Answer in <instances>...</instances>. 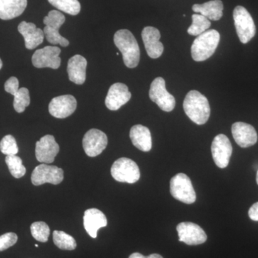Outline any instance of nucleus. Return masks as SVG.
<instances>
[{
  "label": "nucleus",
  "mask_w": 258,
  "mask_h": 258,
  "mask_svg": "<svg viewBox=\"0 0 258 258\" xmlns=\"http://www.w3.org/2000/svg\"><path fill=\"white\" fill-rule=\"evenodd\" d=\"M183 107L186 115L198 125H203L208 122L210 116V106L208 98L198 91H191L187 93Z\"/></svg>",
  "instance_id": "obj_1"
},
{
  "label": "nucleus",
  "mask_w": 258,
  "mask_h": 258,
  "mask_svg": "<svg viewBox=\"0 0 258 258\" xmlns=\"http://www.w3.org/2000/svg\"><path fill=\"white\" fill-rule=\"evenodd\" d=\"M113 41L123 55L125 66L129 69L137 67L140 61V49L133 34L125 29L118 30L115 33Z\"/></svg>",
  "instance_id": "obj_2"
},
{
  "label": "nucleus",
  "mask_w": 258,
  "mask_h": 258,
  "mask_svg": "<svg viewBox=\"0 0 258 258\" xmlns=\"http://www.w3.org/2000/svg\"><path fill=\"white\" fill-rule=\"evenodd\" d=\"M220 40V33L215 30H207L198 35L191 47L193 60L202 62L210 58L215 53Z\"/></svg>",
  "instance_id": "obj_3"
},
{
  "label": "nucleus",
  "mask_w": 258,
  "mask_h": 258,
  "mask_svg": "<svg viewBox=\"0 0 258 258\" xmlns=\"http://www.w3.org/2000/svg\"><path fill=\"white\" fill-rule=\"evenodd\" d=\"M66 21V18L60 12L57 10H51L48 15L43 19L45 27L43 32L47 42L52 45L59 44L61 46H69V41L67 39L61 36L59 33L60 27Z\"/></svg>",
  "instance_id": "obj_4"
},
{
  "label": "nucleus",
  "mask_w": 258,
  "mask_h": 258,
  "mask_svg": "<svg viewBox=\"0 0 258 258\" xmlns=\"http://www.w3.org/2000/svg\"><path fill=\"white\" fill-rule=\"evenodd\" d=\"M234 22L237 35L242 43L250 41L256 33L253 19L244 7H236L233 12Z\"/></svg>",
  "instance_id": "obj_5"
},
{
  "label": "nucleus",
  "mask_w": 258,
  "mask_h": 258,
  "mask_svg": "<svg viewBox=\"0 0 258 258\" xmlns=\"http://www.w3.org/2000/svg\"><path fill=\"white\" fill-rule=\"evenodd\" d=\"M111 175L117 181L134 184L140 179V170L137 163L128 158H120L113 163Z\"/></svg>",
  "instance_id": "obj_6"
},
{
  "label": "nucleus",
  "mask_w": 258,
  "mask_h": 258,
  "mask_svg": "<svg viewBox=\"0 0 258 258\" xmlns=\"http://www.w3.org/2000/svg\"><path fill=\"white\" fill-rule=\"evenodd\" d=\"M170 192L173 198L185 204H192L196 201V192L189 176L179 173L171 178Z\"/></svg>",
  "instance_id": "obj_7"
},
{
  "label": "nucleus",
  "mask_w": 258,
  "mask_h": 258,
  "mask_svg": "<svg viewBox=\"0 0 258 258\" xmlns=\"http://www.w3.org/2000/svg\"><path fill=\"white\" fill-rule=\"evenodd\" d=\"M149 97L162 111L170 112L175 107V98L168 92L165 81L163 78H157L153 81L149 90Z\"/></svg>",
  "instance_id": "obj_8"
},
{
  "label": "nucleus",
  "mask_w": 258,
  "mask_h": 258,
  "mask_svg": "<svg viewBox=\"0 0 258 258\" xmlns=\"http://www.w3.org/2000/svg\"><path fill=\"white\" fill-rule=\"evenodd\" d=\"M63 170L56 166L45 164L37 166L32 173L31 181L35 186H40L45 183L59 184L63 180Z\"/></svg>",
  "instance_id": "obj_9"
},
{
  "label": "nucleus",
  "mask_w": 258,
  "mask_h": 258,
  "mask_svg": "<svg viewBox=\"0 0 258 258\" xmlns=\"http://www.w3.org/2000/svg\"><path fill=\"white\" fill-rule=\"evenodd\" d=\"M179 242L188 245H198L205 243L208 236L200 226L192 222H181L176 227Z\"/></svg>",
  "instance_id": "obj_10"
},
{
  "label": "nucleus",
  "mask_w": 258,
  "mask_h": 258,
  "mask_svg": "<svg viewBox=\"0 0 258 258\" xmlns=\"http://www.w3.org/2000/svg\"><path fill=\"white\" fill-rule=\"evenodd\" d=\"M60 52V49L55 46H46L37 50L32 55V64L37 69H59L61 64V59L59 57Z\"/></svg>",
  "instance_id": "obj_11"
},
{
  "label": "nucleus",
  "mask_w": 258,
  "mask_h": 258,
  "mask_svg": "<svg viewBox=\"0 0 258 258\" xmlns=\"http://www.w3.org/2000/svg\"><path fill=\"white\" fill-rule=\"evenodd\" d=\"M107 145L108 137L106 134L98 129H91L83 137V149L88 157H95L100 155Z\"/></svg>",
  "instance_id": "obj_12"
},
{
  "label": "nucleus",
  "mask_w": 258,
  "mask_h": 258,
  "mask_svg": "<svg viewBox=\"0 0 258 258\" xmlns=\"http://www.w3.org/2000/svg\"><path fill=\"white\" fill-rule=\"evenodd\" d=\"M212 158L218 167L224 169L228 166L232 154L230 141L224 134H219L212 143Z\"/></svg>",
  "instance_id": "obj_13"
},
{
  "label": "nucleus",
  "mask_w": 258,
  "mask_h": 258,
  "mask_svg": "<svg viewBox=\"0 0 258 258\" xmlns=\"http://www.w3.org/2000/svg\"><path fill=\"white\" fill-rule=\"evenodd\" d=\"M59 151L60 147L55 142V137L52 135H46L37 142L35 157L39 162L51 164L55 160Z\"/></svg>",
  "instance_id": "obj_14"
},
{
  "label": "nucleus",
  "mask_w": 258,
  "mask_h": 258,
  "mask_svg": "<svg viewBox=\"0 0 258 258\" xmlns=\"http://www.w3.org/2000/svg\"><path fill=\"white\" fill-rule=\"evenodd\" d=\"M77 108V101L71 95L55 97L49 104V112L57 118H66L74 113Z\"/></svg>",
  "instance_id": "obj_15"
},
{
  "label": "nucleus",
  "mask_w": 258,
  "mask_h": 258,
  "mask_svg": "<svg viewBox=\"0 0 258 258\" xmlns=\"http://www.w3.org/2000/svg\"><path fill=\"white\" fill-rule=\"evenodd\" d=\"M6 92L14 96L13 106L18 113H23L30 103V93L28 88H19V81L17 78H10L5 83Z\"/></svg>",
  "instance_id": "obj_16"
},
{
  "label": "nucleus",
  "mask_w": 258,
  "mask_h": 258,
  "mask_svg": "<svg viewBox=\"0 0 258 258\" xmlns=\"http://www.w3.org/2000/svg\"><path fill=\"white\" fill-rule=\"evenodd\" d=\"M132 98V93L128 91V86L121 83L112 85L108 90L106 98V106L111 111H117L120 107L128 103Z\"/></svg>",
  "instance_id": "obj_17"
},
{
  "label": "nucleus",
  "mask_w": 258,
  "mask_h": 258,
  "mask_svg": "<svg viewBox=\"0 0 258 258\" xmlns=\"http://www.w3.org/2000/svg\"><path fill=\"white\" fill-rule=\"evenodd\" d=\"M232 134L236 143L240 147L247 148L257 142V134L252 125L243 122H236L232 125Z\"/></svg>",
  "instance_id": "obj_18"
},
{
  "label": "nucleus",
  "mask_w": 258,
  "mask_h": 258,
  "mask_svg": "<svg viewBox=\"0 0 258 258\" xmlns=\"http://www.w3.org/2000/svg\"><path fill=\"white\" fill-rule=\"evenodd\" d=\"M142 36L148 55L154 59L161 57L164 52V45L160 42L159 30L153 27H146L142 31Z\"/></svg>",
  "instance_id": "obj_19"
},
{
  "label": "nucleus",
  "mask_w": 258,
  "mask_h": 258,
  "mask_svg": "<svg viewBox=\"0 0 258 258\" xmlns=\"http://www.w3.org/2000/svg\"><path fill=\"white\" fill-rule=\"evenodd\" d=\"M108 221L106 215L98 209H88L85 212L83 217L84 228L93 238H96L98 230L106 227Z\"/></svg>",
  "instance_id": "obj_20"
},
{
  "label": "nucleus",
  "mask_w": 258,
  "mask_h": 258,
  "mask_svg": "<svg viewBox=\"0 0 258 258\" xmlns=\"http://www.w3.org/2000/svg\"><path fill=\"white\" fill-rule=\"evenodd\" d=\"M18 31L25 39V47L28 50H33L42 43L45 37L43 30L37 28L34 23L22 22L18 25Z\"/></svg>",
  "instance_id": "obj_21"
},
{
  "label": "nucleus",
  "mask_w": 258,
  "mask_h": 258,
  "mask_svg": "<svg viewBox=\"0 0 258 258\" xmlns=\"http://www.w3.org/2000/svg\"><path fill=\"white\" fill-rule=\"evenodd\" d=\"M87 60L80 55H74L68 62V74L70 81L77 85H82L86 79Z\"/></svg>",
  "instance_id": "obj_22"
},
{
  "label": "nucleus",
  "mask_w": 258,
  "mask_h": 258,
  "mask_svg": "<svg viewBox=\"0 0 258 258\" xmlns=\"http://www.w3.org/2000/svg\"><path fill=\"white\" fill-rule=\"evenodd\" d=\"M130 138L132 143L139 150L147 152L152 149V136L147 127L142 125H134L131 128Z\"/></svg>",
  "instance_id": "obj_23"
},
{
  "label": "nucleus",
  "mask_w": 258,
  "mask_h": 258,
  "mask_svg": "<svg viewBox=\"0 0 258 258\" xmlns=\"http://www.w3.org/2000/svg\"><path fill=\"white\" fill-rule=\"evenodd\" d=\"M28 0H0V19L9 20L18 18L26 9Z\"/></svg>",
  "instance_id": "obj_24"
},
{
  "label": "nucleus",
  "mask_w": 258,
  "mask_h": 258,
  "mask_svg": "<svg viewBox=\"0 0 258 258\" xmlns=\"http://www.w3.org/2000/svg\"><path fill=\"white\" fill-rule=\"evenodd\" d=\"M223 3L221 0H212L201 5H194L192 10L195 13H200L209 20L217 21L223 15Z\"/></svg>",
  "instance_id": "obj_25"
},
{
  "label": "nucleus",
  "mask_w": 258,
  "mask_h": 258,
  "mask_svg": "<svg viewBox=\"0 0 258 258\" xmlns=\"http://www.w3.org/2000/svg\"><path fill=\"white\" fill-rule=\"evenodd\" d=\"M52 237L54 243L58 248L63 250H74L76 248V240L63 231H54Z\"/></svg>",
  "instance_id": "obj_26"
},
{
  "label": "nucleus",
  "mask_w": 258,
  "mask_h": 258,
  "mask_svg": "<svg viewBox=\"0 0 258 258\" xmlns=\"http://www.w3.org/2000/svg\"><path fill=\"white\" fill-rule=\"evenodd\" d=\"M57 10L71 15H77L81 12L79 0H47Z\"/></svg>",
  "instance_id": "obj_27"
},
{
  "label": "nucleus",
  "mask_w": 258,
  "mask_h": 258,
  "mask_svg": "<svg viewBox=\"0 0 258 258\" xmlns=\"http://www.w3.org/2000/svg\"><path fill=\"white\" fill-rule=\"evenodd\" d=\"M211 26V23L208 18L202 15H192V24L188 28L187 32L193 36H198L206 32Z\"/></svg>",
  "instance_id": "obj_28"
},
{
  "label": "nucleus",
  "mask_w": 258,
  "mask_h": 258,
  "mask_svg": "<svg viewBox=\"0 0 258 258\" xmlns=\"http://www.w3.org/2000/svg\"><path fill=\"white\" fill-rule=\"evenodd\" d=\"M5 162L8 166L10 172L16 179H20L26 174V168L23 166V161L18 156H7Z\"/></svg>",
  "instance_id": "obj_29"
},
{
  "label": "nucleus",
  "mask_w": 258,
  "mask_h": 258,
  "mask_svg": "<svg viewBox=\"0 0 258 258\" xmlns=\"http://www.w3.org/2000/svg\"><path fill=\"white\" fill-rule=\"evenodd\" d=\"M32 237L35 240L41 242H46L50 236V227L45 222H36L30 226Z\"/></svg>",
  "instance_id": "obj_30"
},
{
  "label": "nucleus",
  "mask_w": 258,
  "mask_h": 258,
  "mask_svg": "<svg viewBox=\"0 0 258 258\" xmlns=\"http://www.w3.org/2000/svg\"><path fill=\"white\" fill-rule=\"evenodd\" d=\"M0 151L5 155H16L19 152L16 140L12 135H7L0 142Z\"/></svg>",
  "instance_id": "obj_31"
},
{
  "label": "nucleus",
  "mask_w": 258,
  "mask_h": 258,
  "mask_svg": "<svg viewBox=\"0 0 258 258\" xmlns=\"http://www.w3.org/2000/svg\"><path fill=\"white\" fill-rule=\"evenodd\" d=\"M18 239V235L14 232H8L0 236V252L16 244Z\"/></svg>",
  "instance_id": "obj_32"
},
{
  "label": "nucleus",
  "mask_w": 258,
  "mask_h": 258,
  "mask_svg": "<svg viewBox=\"0 0 258 258\" xmlns=\"http://www.w3.org/2000/svg\"><path fill=\"white\" fill-rule=\"evenodd\" d=\"M248 215L251 220L258 222V202L249 208Z\"/></svg>",
  "instance_id": "obj_33"
},
{
  "label": "nucleus",
  "mask_w": 258,
  "mask_h": 258,
  "mask_svg": "<svg viewBox=\"0 0 258 258\" xmlns=\"http://www.w3.org/2000/svg\"><path fill=\"white\" fill-rule=\"evenodd\" d=\"M128 258H163L161 254H152L149 256H144L143 254L139 253V252H134V253L131 254Z\"/></svg>",
  "instance_id": "obj_34"
},
{
  "label": "nucleus",
  "mask_w": 258,
  "mask_h": 258,
  "mask_svg": "<svg viewBox=\"0 0 258 258\" xmlns=\"http://www.w3.org/2000/svg\"><path fill=\"white\" fill-rule=\"evenodd\" d=\"M3 61H2L1 59H0V70H1L2 68H3Z\"/></svg>",
  "instance_id": "obj_35"
},
{
  "label": "nucleus",
  "mask_w": 258,
  "mask_h": 258,
  "mask_svg": "<svg viewBox=\"0 0 258 258\" xmlns=\"http://www.w3.org/2000/svg\"><path fill=\"white\" fill-rule=\"evenodd\" d=\"M256 181H257V184H258V170L257 172V176H256Z\"/></svg>",
  "instance_id": "obj_36"
},
{
  "label": "nucleus",
  "mask_w": 258,
  "mask_h": 258,
  "mask_svg": "<svg viewBox=\"0 0 258 258\" xmlns=\"http://www.w3.org/2000/svg\"><path fill=\"white\" fill-rule=\"evenodd\" d=\"M35 247H38V244H35Z\"/></svg>",
  "instance_id": "obj_37"
}]
</instances>
